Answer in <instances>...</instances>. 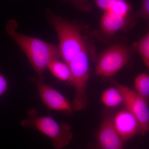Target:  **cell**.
<instances>
[{
  "mask_svg": "<svg viewBox=\"0 0 149 149\" xmlns=\"http://www.w3.org/2000/svg\"><path fill=\"white\" fill-rule=\"evenodd\" d=\"M17 27L15 20L10 19L7 22L6 29L8 35L23 51L39 79L43 80L44 72L49 63L61 58L59 46L21 34L17 31Z\"/></svg>",
  "mask_w": 149,
  "mask_h": 149,
  "instance_id": "1",
  "label": "cell"
},
{
  "mask_svg": "<svg viewBox=\"0 0 149 149\" xmlns=\"http://www.w3.org/2000/svg\"><path fill=\"white\" fill-rule=\"evenodd\" d=\"M47 14L58 37L61 58L68 65L87 45V42L81 28L75 23L57 15L49 10Z\"/></svg>",
  "mask_w": 149,
  "mask_h": 149,
  "instance_id": "2",
  "label": "cell"
},
{
  "mask_svg": "<svg viewBox=\"0 0 149 149\" xmlns=\"http://www.w3.org/2000/svg\"><path fill=\"white\" fill-rule=\"evenodd\" d=\"M27 114L28 117L21 122L23 127L38 130L50 138L55 148H62L69 143L73 136L70 124H60L49 116H40L35 109L28 110Z\"/></svg>",
  "mask_w": 149,
  "mask_h": 149,
  "instance_id": "3",
  "label": "cell"
},
{
  "mask_svg": "<svg viewBox=\"0 0 149 149\" xmlns=\"http://www.w3.org/2000/svg\"><path fill=\"white\" fill-rule=\"evenodd\" d=\"M88 44L72 59L69 65L72 75L74 97L72 104L73 110H83L88 106L87 87L89 78V54Z\"/></svg>",
  "mask_w": 149,
  "mask_h": 149,
  "instance_id": "4",
  "label": "cell"
},
{
  "mask_svg": "<svg viewBox=\"0 0 149 149\" xmlns=\"http://www.w3.org/2000/svg\"><path fill=\"white\" fill-rule=\"evenodd\" d=\"M133 49L122 44L109 46L99 56L95 73L101 77H112L128 63Z\"/></svg>",
  "mask_w": 149,
  "mask_h": 149,
  "instance_id": "5",
  "label": "cell"
},
{
  "mask_svg": "<svg viewBox=\"0 0 149 149\" xmlns=\"http://www.w3.org/2000/svg\"><path fill=\"white\" fill-rule=\"evenodd\" d=\"M111 82L121 93L123 104L137 118L140 125L142 136H145L149 131V109L148 102L139 95L136 90L122 85L113 79Z\"/></svg>",
  "mask_w": 149,
  "mask_h": 149,
  "instance_id": "6",
  "label": "cell"
},
{
  "mask_svg": "<svg viewBox=\"0 0 149 149\" xmlns=\"http://www.w3.org/2000/svg\"><path fill=\"white\" fill-rule=\"evenodd\" d=\"M32 80L36 84L40 97L48 109L65 114L72 112V104L62 94L40 79L33 78Z\"/></svg>",
  "mask_w": 149,
  "mask_h": 149,
  "instance_id": "7",
  "label": "cell"
},
{
  "mask_svg": "<svg viewBox=\"0 0 149 149\" xmlns=\"http://www.w3.org/2000/svg\"><path fill=\"white\" fill-rule=\"evenodd\" d=\"M111 114L106 116L96 135L94 149H123V142L113 125Z\"/></svg>",
  "mask_w": 149,
  "mask_h": 149,
  "instance_id": "8",
  "label": "cell"
},
{
  "mask_svg": "<svg viewBox=\"0 0 149 149\" xmlns=\"http://www.w3.org/2000/svg\"><path fill=\"white\" fill-rule=\"evenodd\" d=\"M113 125L123 143L141 133L137 118L130 111L124 108L113 116Z\"/></svg>",
  "mask_w": 149,
  "mask_h": 149,
  "instance_id": "9",
  "label": "cell"
},
{
  "mask_svg": "<svg viewBox=\"0 0 149 149\" xmlns=\"http://www.w3.org/2000/svg\"><path fill=\"white\" fill-rule=\"evenodd\" d=\"M132 16L123 15L111 11L104 12L100 22V34L111 37L120 31L126 30L131 24Z\"/></svg>",
  "mask_w": 149,
  "mask_h": 149,
  "instance_id": "10",
  "label": "cell"
},
{
  "mask_svg": "<svg viewBox=\"0 0 149 149\" xmlns=\"http://www.w3.org/2000/svg\"><path fill=\"white\" fill-rule=\"evenodd\" d=\"M47 68L53 75L58 80L72 83V75L69 65L64 62L56 59L48 65Z\"/></svg>",
  "mask_w": 149,
  "mask_h": 149,
  "instance_id": "11",
  "label": "cell"
},
{
  "mask_svg": "<svg viewBox=\"0 0 149 149\" xmlns=\"http://www.w3.org/2000/svg\"><path fill=\"white\" fill-rule=\"evenodd\" d=\"M101 101L104 105L108 108H116L122 104H123L121 93L114 86L108 88L103 92Z\"/></svg>",
  "mask_w": 149,
  "mask_h": 149,
  "instance_id": "12",
  "label": "cell"
},
{
  "mask_svg": "<svg viewBox=\"0 0 149 149\" xmlns=\"http://www.w3.org/2000/svg\"><path fill=\"white\" fill-rule=\"evenodd\" d=\"M136 91L142 97L149 103V74L143 73L135 80Z\"/></svg>",
  "mask_w": 149,
  "mask_h": 149,
  "instance_id": "13",
  "label": "cell"
},
{
  "mask_svg": "<svg viewBox=\"0 0 149 149\" xmlns=\"http://www.w3.org/2000/svg\"><path fill=\"white\" fill-rule=\"evenodd\" d=\"M132 47L141 55L144 63L149 70V29L142 39L133 44Z\"/></svg>",
  "mask_w": 149,
  "mask_h": 149,
  "instance_id": "14",
  "label": "cell"
},
{
  "mask_svg": "<svg viewBox=\"0 0 149 149\" xmlns=\"http://www.w3.org/2000/svg\"><path fill=\"white\" fill-rule=\"evenodd\" d=\"M134 16L149 21V0H142L141 8L134 13Z\"/></svg>",
  "mask_w": 149,
  "mask_h": 149,
  "instance_id": "15",
  "label": "cell"
},
{
  "mask_svg": "<svg viewBox=\"0 0 149 149\" xmlns=\"http://www.w3.org/2000/svg\"><path fill=\"white\" fill-rule=\"evenodd\" d=\"M72 3L76 8L80 10L89 12L92 10V6L87 0H63Z\"/></svg>",
  "mask_w": 149,
  "mask_h": 149,
  "instance_id": "16",
  "label": "cell"
},
{
  "mask_svg": "<svg viewBox=\"0 0 149 149\" xmlns=\"http://www.w3.org/2000/svg\"><path fill=\"white\" fill-rule=\"evenodd\" d=\"M116 0H95V3L104 12L109 9Z\"/></svg>",
  "mask_w": 149,
  "mask_h": 149,
  "instance_id": "17",
  "label": "cell"
},
{
  "mask_svg": "<svg viewBox=\"0 0 149 149\" xmlns=\"http://www.w3.org/2000/svg\"><path fill=\"white\" fill-rule=\"evenodd\" d=\"M7 89V81L2 74L0 73V97L5 93Z\"/></svg>",
  "mask_w": 149,
  "mask_h": 149,
  "instance_id": "18",
  "label": "cell"
},
{
  "mask_svg": "<svg viewBox=\"0 0 149 149\" xmlns=\"http://www.w3.org/2000/svg\"><path fill=\"white\" fill-rule=\"evenodd\" d=\"M94 149V148H93H93H92V149Z\"/></svg>",
  "mask_w": 149,
  "mask_h": 149,
  "instance_id": "19",
  "label": "cell"
}]
</instances>
